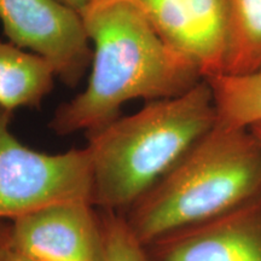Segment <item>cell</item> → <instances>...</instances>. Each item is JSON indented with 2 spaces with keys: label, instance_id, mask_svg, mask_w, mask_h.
<instances>
[{
  "label": "cell",
  "instance_id": "obj_12",
  "mask_svg": "<svg viewBox=\"0 0 261 261\" xmlns=\"http://www.w3.org/2000/svg\"><path fill=\"white\" fill-rule=\"evenodd\" d=\"M104 261H150L145 247L137 240L122 214L99 211Z\"/></svg>",
  "mask_w": 261,
  "mask_h": 261
},
{
  "label": "cell",
  "instance_id": "obj_4",
  "mask_svg": "<svg viewBox=\"0 0 261 261\" xmlns=\"http://www.w3.org/2000/svg\"><path fill=\"white\" fill-rule=\"evenodd\" d=\"M12 115L0 107V220L11 221L52 204H92L87 149L61 154L31 149L11 132Z\"/></svg>",
  "mask_w": 261,
  "mask_h": 261
},
{
  "label": "cell",
  "instance_id": "obj_14",
  "mask_svg": "<svg viewBox=\"0 0 261 261\" xmlns=\"http://www.w3.org/2000/svg\"><path fill=\"white\" fill-rule=\"evenodd\" d=\"M58 2H61L62 4L67 5L68 8L73 9L80 14V12H83L84 10L93 2V0H58Z\"/></svg>",
  "mask_w": 261,
  "mask_h": 261
},
{
  "label": "cell",
  "instance_id": "obj_3",
  "mask_svg": "<svg viewBox=\"0 0 261 261\" xmlns=\"http://www.w3.org/2000/svg\"><path fill=\"white\" fill-rule=\"evenodd\" d=\"M261 196V146L249 128L215 123L125 214L146 247Z\"/></svg>",
  "mask_w": 261,
  "mask_h": 261
},
{
  "label": "cell",
  "instance_id": "obj_15",
  "mask_svg": "<svg viewBox=\"0 0 261 261\" xmlns=\"http://www.w3.org/2000/svg\"><path fill=\"white\" fill-rule=\"evenodd\" d=\"M250 132L253 133V136L255 137V139L257 140V143H259V145L261 146V122H257V123H254L249 127Z\"/></svg>",
  "mask_w": 261,
  "mask_h": 261
},
{
  "label": "cell",
  "instance_id": "obj_2",
  "mask_svg": "<svg viewBox=\"0 0 261 261\" xmlns=\"http://www.w3.org/2000/svg\"><path fill=\"white\" fill-rule=\"evenodd\" d=\"M215 123L213 91L203 79L180 96L151 100L86 133L93 207L125 214Z\"/></svg>",
  "mask_w": 261,
  "mask_h": 261
},
{
  "label": "cell",
  "instance_id": "obj_1",
  "mask_svg": "<svg viewBox=\"0 0 261 261\" xmlns=\"http://www.w3.org/2000/svg\"><path fill=\"white\" fill-rule=\"evenodd\" d=\"M94 51L86 90L61 104L48 127L58 136L102 128L130 99L178 97L203 80L169 48L132 0H93L80 12Z\"/></svg>",
  "mask_w": 261,
  "mask_h": 261
},
{
  "label": "cell",
  "instance_id": "obj_9",
  "mask_svg": "<svg viewBox=\"0 0 261 261\" xmlns=\"http://www.w3.org/2000/svg\"><path fill=\"white\" fill-rule=\"evenodd\" d=\"M52 65L37 54L0 41V107L39 108L54 89Z\"/></svg>",
  "mask_w": 261,
  "mask_h": 261
},
{
  "label": "cell",
  "instance_id": "obj_10",
  "mask_svg": "<svg viewBox=\"0 0 261 261\" xmlns=\"http://www.w3.org/2000/svg\"><path fill=\"white\" fill-rule=\"evenodd\" d=\"M228 38L224 74L261 70V0H227Z\"/></svg>",
  "mask_w": 261,
  "mask_h": 261
},
{
  "label": "cell",
  "instance_id": "obj_6",
  "mask_svg": "<svg viewBox=\"0 0 261 261\" xmlns=\"http://www.w3.org/2000/svg\"><path fill=\"white\" fill-rule=\"evenodd\" d=\"M169 48L203 79L224 74L228 38L227 0H132Z\"/></svg>",
  "mask_w": 261,
  "mask_h": 261
},
{
  "label": "cell",
  "instance_id": "obj_5",
  "mask_svg": "<svg viewBox=\"0 0 261 261\" xmlns=\"http://www.w3.org/2000/svg\"><path fill=\"white\" fill-rule=\"evenodd\" d=\"M0 22L11 44L46 60L67 86L92 63L83 18L58 0H0Z\"/></svg>",
  "mask_w": 261,
  "mask_h": 261
},
{
  "label": "cell",
  "instance_id": "obj_16",
  "mask_svg": "<svg viewBox=\"0 0 261 261\" xmlns=\"http://www.w3.org/2000/svg\"><path fill=\"white\" fill-rule=\"evenodd\" d=\"M5 261H29V260L23 259V257H21V256H18V255H15V254L10 252V249H9L8 254H6Z\"/></svg>",
  "mask_w": 261,
  "mask_h": 261
},
{
  "label": "cell",
  "instance_id": "obj_7",
  "mask_svg": "<svg viewBox=\"0 0 261 261\" xmlns=\"http://www.w3.org/2000/svg\"><path fill=\"white\" fill-rule=\"evenodd\" d=\"M9 244L29 261H104L99 212L89 202L47 205L11 220Z\"/></svg>",
  "mask_w": 261,
  "mask_h": 261
},
{
  "label": "cell",
  "instance_id": "obj_11",
  "mask_svg": "<svg viewBox=\"0 0 261 261\" xmlns=\"http://www.w3.org/2000/svg\"><path fill=\"white\" fill-rule=\"evenodd\" d=\"M205 80L213 91L218 123L249 128L261 122V70L247 75L220 74Z\"/></svg>",
  "mask_w": 261,
  "mask_h": 261
},
{
  "label": "cell",
  "instance_id": "obj_8",
  "mask_svg": "<svg viewBox=\"0 0 261 261\" xmlns=\"http://www.w3.org/2000/svg\"><path fill=\"white\" fill-rule=\"evenodd\" d=\"M150 261H261V196L145 247Z\"/></svg>",
  "mask_w": 261,
  "mask_h": 261
},
{
  "label": "cell",
  "instance_id": "obj_13",
  "mask_svg": "<svg viewBox=\"0 0 261 261\" xmlns=\"http://www.w3.org/2000/svg\"><path fill=\"white\" fill-rule=\"evenodd\" d=\"M9 237L10 224L4 223V220H0V261H5L6 254L10 249Z\"/></svg>",
  "mask_w": 261,
  "mask_h": 261
}]
</instances>
